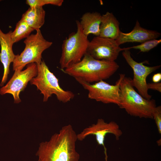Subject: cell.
I'll list each match as a JSON object with an SVG mask.
<instances>
[{
	"label": "cell",
	"instance_id": "1",
	"mask_svg": "<svg viewBox=\"0 0 161 161\" xmlns=\"http://www.w3.org/2000/svg\"><path fill=\"white\" fill-rule=\"evenodd\" d=\"M77 134L70 125L64 126L49 140L40 143L36 155L37 161H79L76 150Z\"/></svg>",
	"mask_w": 161,
	"mask_h": 161
},
{
	"label": "cell",
	"instance_id": "2",
	"mask_svg": "<svg viewBox=\"0 0 161 161\" xmlns=\"http://www.w3.org/2000/svg\"><path fill=\"white\" fill-rule=\"evenodd\" d=\"M119 67L115 61L97 60L86 53L80 61L61 70L75 79L91 83L109 78Z\"/></svg>",
	"mask_w": 161,
	"mask_h": 161
},
{
	"label": "cell",
	"instance_id": "3",
	"mask_svg": "<svg viewBox=\"0 0 161 161\" xmlns=\"http://www.w3.org/2000/svg\"><path fill=\"white\" fill-rule=\"evenodd\" d=\"M131 79L123 76L120 83L121 101L119 107L131 116L153 119L157 106L154 99L148 100L137 92L131 83Z\"/></svg>",
	"mask_w": 161,
	"mask_h": 161
},
{
	"label": "cell",
	"instance_id": "4",
	"mask_svg": "<svg viewBox=\"0 0 161 161\" xmlns=\"http://www.w3.org/2000/svg\"><path fill=\"white\" fill-rule=\"evenodd\" d=\"M38 73L30 81L32 85H35L44 95L43 101H47L52 95H55L58 100L63 103L70 101L75 95L70 91L65 90L60 86L58 80L49 70L44 61L36 64Z\"/></svg>",
	"mask_w": 161,
	"mask_h": 161
},
{
	"label": "cell",
	"instance_id": "5",
	"mask_svg": "<svg viewBox=\"0 0 161 161\" xmlns=\"http://www.w3.org/2000/svg\"><path fill=\"white\" fill-rule=\"evenodd\" d=\"M24 42L25 44L24 50L20 55H16L13 62L14 71H21L30 63H40L42 53L52 44L44 38L40 29L36 30L35 34L30 35Z\"/></svg>",
	"mask_w": 161,
	"mask_h": 161
},
{
	"label": "cell",
	"instance_id": "6",
	"mask_svg": "<svg viewBox=\"0 0 161 161\" xmlns=\"http://www.w3.org/2000/svg\"><path fill=\"white\" fill-rule=\"evenodd\" d=\"M77 31L70 34L63 41L59 63L61 69L80 61L86 53L89 41L83 33L79 23L76 21Z\"/></svg>",
	"mask_w": 161,
	"mask_h": 161
},
{
	"label": "cell",
	"instance_id": "7",
	"mask_svg": "<svg viewBox=\"0 0 161 161\" xmlns=\"http://www.w3.org/2000/svg\"><path fill=\"white\" fill-rule=\"evenodd\" d=\"M125 75L119 74V78L114 85H111L103 80L91 84L79 78L75 80L88 92L89 98L104 103H112L119 106L121 101L120 85Z\"/></svg>",
	"mask_w": 161,
	"mask_h": 161
},
{
	"label": "cell",
	"instance_id": "8",
	"mask_svg": "<svg viewBox=\"0 0 161 161\" xmlns=\"http://www.w3.org/2000/svg\"><path fill=\"white\" fill-rule=\"evenodd\" d=\"M123 51V57L133 70V78L131 79L132 85L136 88L138 93L143 97L151 100V96L148 93L146 78L151 73L159 69L161 65L152 66H145L143 62L138 63L133 59L129 49L124 48Z\"/></svg>",
	"mask_w": 161,
	"mask_h": 161
},
{
	"label": "cell",
	"instance_id": "9",
	"mask_svg": "<svg viewBox=\"0 0 161 161\" xmlns=\"http://www.w3.org/2000/svg\"><path fill=\"white\" fill-rule=\"evenodd\" d=\"M123 50L116 40L98 36L89 41L86 53L97 60L114 61Z\"/></svg>",
	"mask_w": 161,
	"mask_h": 161
},
{
	"label": "cell",
	"instance_id": "10",
	"mask_svg": "<svg viewBox=\"0 0 161 161\" xmlns=\"http://www.w3.org/2000/svg\"><path fill=\"white\" fill-rule=\"evenodd\" d=\"M37 73V66L35 63L28 64L24 70L15 71L6 85L0 89V94H10L13 96L15 103L20 102L21 100L19 97L20 92L24 90L28 82L36 76Z\"/></svg>",
	"mask_w": 161,
	"mask_h": 161
},
{
	"label": "cell",
	"instance_id": "11",
	"mask_svg": "<svg viewBox=\"0 0 161 161\" xmlns=\"http://www.w3.org/2000/svg\"><path fill=\"white\" fill-rule=\"evenodd\" d=\"M122 133L119 125L116 122L112 121L106 123L103 119L100 118L98 119L95 124L84 129L77 134V138L79 140L82 141L89 135H95L98 144L103 146L106 160H107L106 149L104 145L106 136L108 134H112L115 136L117 140H118Z\"/></svg>",
	"mask_w": 161,
	"mask_h": 161
},
{
	"label": "cell",
	"instance_id": "12",
	"mask_svg": "<svg viewBox=\"0 0 161 161\" xmlns=\"http://www.w3.org/2000/svg\"><path fill=\"white\" fill-rule=\"evenodd\" d=\"M12 32L10 31L4 33L0 28V60L4 67L3 75L0 84L1 86H3L7 80L10 72V64L13 63L16 56L12 48L13 44L11 37Z\"/></svg>",
	"mask_w": 161,
	"mask_h": 161
},
{
	"label": "cell",
	"instance_id": "13",
	"mask_svg": "<svg viewBox=\"0 0 161 161\" xmlns=\"http://www.w3.org/2000/svg\"><path fill=\"white\" fill-rule=\"evenodd\" d=\"M161 35L158 32L145 29L141 26L137 20L132 30L128 33L120 32V35L116 40L119 46L127 42L143 43L146 41L156 39Z\"/></svg>",
	"mask_w": 161,
	"mask_h": 161
},
{
	"label": "cell",
	"instance_id": "14",
	"mask_svg": "<svg viewBox=\"0 0 161 161\" xmlns=\"http://www.w3.org/2000/svg\"><path fill=\"white\" fill-rule=\"evenodd\" d=\"M120 23L112 13L107 12L102 15L99 36L116 40L121 31Z\"/></svg>",
	"mask_w": 161,
	"mask_h": 161
},
{
	"label": "cell",
	"instance_id": "15",
	"mask_svg": "<svg viewBox=\"0 0 161 161\" xmlns=\"http://www.w3.org/2000/svg\"><path fill=\"white\" fill-rule=\"evenodd\" d=\"M101 16L97 12H87L82 16L79 23L84 35L87 36L90 34L99 35Z\"/></svg>",
	"mask_w": 161,
	"mask_h": 161
},
{
	"label": "cell",
	"instance_id": "16",
	"mask_svg": "<svg viewBox=\"0 0 161 161\" xmlns=\"http://www.w3.org/2000/svg\"><path fill=\"white\" fill-rule=\"evenodd\" d=\"M45 11L43 7H30L23 14L21 18L36 30H40L45 22Z\"/></svg>",
	"mask_w": 161,
	"mask_h": 161
},
{
	"label": "cell",
	"instance_id": "17",
	"mask_svg": "<svg viewBox=\"0 0 161 161\" xmlns=\"http://www.w3.org/2000/svg\"><path fill=\"white\" fill-rule=\"evenodd\" d=\"M34 30L24 20L21 19L16 24L15 30L12 32L11 37L13 44L28 37Z\"/></svg>",
	"mask_w": 161,
	"mask_h": 161
},
{
	"label": "cell",
	"instance_id": "18",
	"mask_svg": "<svg viewBox=\"0 0 161 161\" xmlns=\"http://www.w3.org/2000/svg\"><path fill=\"white\" fill-rule=\"evenodd\" d=\"M161 42V39L158 40L157 39H151L144 42L140 44L126 48L129 49L131 48L139 49L140 52H148L156 47Z\"/></svg>",
	"mask_w": 161,
	"mask_h": 161
},
{
	"label": "cell",
	"instance_id": "19",
	"mask_svg": "<svg viewBox=\"0 0 161 161\" xmlns=\"http://www.w3.org/2000/svg\"><path fill=\"white\" fill-rule=\"evenodd\" d=\"M64 2L63 0H27L26 3L30 7H43L46 4H51L61 6Z\"/></svg>",
	"mask_w": 161,
	"mask_h": 161
},
{
	"label": "cell",
	"instance_id": "20",
	"mask_svg": "<svg viewBox=\"0 0 161 161\" xmlns=\"http://www.w3.org/2000/svg\"><path fill=\"white\" fill-rule=\"evenodd\" d=\"M159 133L161 134V107L156 106L153 114Z\"/></svg>",
	"mask_w": 161,
	"mask_h": 161
},
{
	"label": "cell",
	"instance_id": "21",
	"mask_svg": "<svg viewBox=\"0 0 161 161\" xmlns=\"http://www.w3.org/2000/svg\"><path fill=\"white\" fill-rule=\"evenodd\" d=\"M147 88L149 89L158 91L161 92V83H147Z\"/></svg>",
	"mask_w": 161,
	"mask_h": 161
},
{
	"label": "cell",
	"instance_id": "22",
	"mask_svg": "<svg viewBox=\"0 0 161 161\" xmlns=\"http://www.w3.org/2000/svg\"><path fill=\"white\" fill-rule=\"evenodd\" d=\"M161 80V74L158 73L154 74L152 77V80L154 83L160 82Z\"/></svg>",
	"mask_w": 161,
	"mask_h": 161
}]
</instances>
